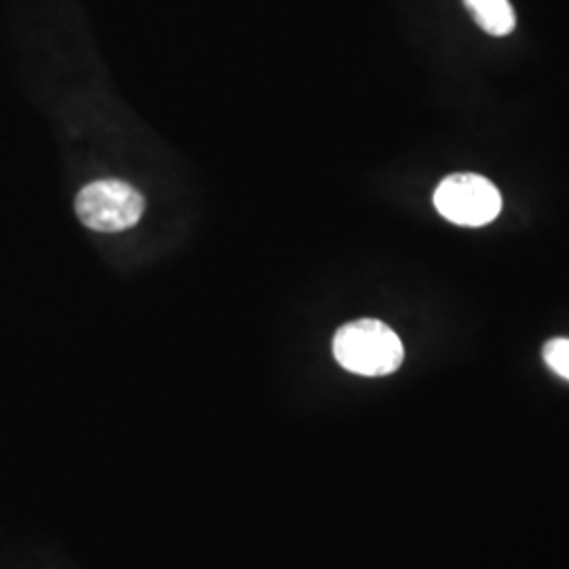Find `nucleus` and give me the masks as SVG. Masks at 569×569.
<instances>
[{"instance_id": "5", "label": "nucleus", "mask_w": 569, "mask_h": 569, "mask_svg": "<svg viewBox=\"0 0 569 569\" xmlns=\"http://www.w3.org/2000/svg\"><path fill=\"white\" fill-rule=\"evenodd\" d=\"M542 359L552 373L569 382V340L555 338L542 348Z\"/></svg>"}, {"instance_id": "4", "label": "nucleus", "mask_w": 569, "mask_h": 569, "mask_svg": "<svg viewBox=\"0 0 569 569\" xmlns=\"http://www.w3.org/2000/svg\"><path fill=\"white\" fill-rule=\"evenodd\" d=\"M481 30L491 37H507L515 30V11L509 0H465Z\"/></svg>"}, {"instance_id": "3", "label": "nucleus", "mask_w": 569, "mask_h": 569, "mask_svg": "<svg viewBox=\"0 0 569 569\" xmlns=\"http://www.w3.org/2000/svg\"><path fill=\"white\" fill-rule=\"evenodd\" d=\"M140 190L122 180H98L84 186L77 197V216L96 232H122L140 222L143 216Z\"/></svg>"}, {"instance_id": "2", "label": "nucleus", "mask_w": 569, "mask_h": 569, "mask_svg": "<svg viewBox=\"0 0 569 569\" xmlns=\"http://www.w3.org/2000/svg\"><path fill=\"white\" fill-rule=\"evenodd\" d=\"M432 203L451 224L479 228L500 216L502 194L483 176L453 173L437 186Z\"/></svg>"}, {"instance_id": "1", "label": "nucleus", "mask_w": 569, "mask_h": 569, "mask_svg": "<svg viewBox=\"0 0 569 569\" xmlns=\"http://www.w3.org/2000/svg\"><path fill=\"white\" fill-rule=\"evenodd\" d=\"M333 357L350 373L380 378L401 367L406 350L401 338L387 323L361 319L338 329L333 338Z\"/></svg>"}]
</instances>
